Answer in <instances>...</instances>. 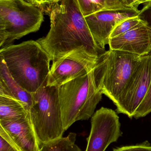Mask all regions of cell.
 <instances>
[{"label": "cell", "mask_w": 151, "mask_h": 151, "mask_svg": "<svg viewBox=\"0 0 151 151\" xmlns=\"http://www.w3.org/2000/svg\"><path fill=\"white\" fill-rule=\"evenodd\" d=\"M47 10L50 29L45 37L37 41L51 61L82 47L97 58L105 52L95 42L78 0H59L49 5Z\"/></svg>", "instance_id": "obj_1"}, {"label": "cell", "mask_w": 151, "mask_h": 151, "mask_svg": "<svg viewBox=\"0 0 151 151\" xmlns=\"http://www.w3.org/2000/svg\"><path fill=\"white\" fill-rule=\"evenodd\" d=\"M0 58L17 83L32 94L48 80L51 59L37 41L4 46L0 50Z\"/></svg>", "instance_id": "obj_2"}, {"label": "cell", "mask_w": 151, "mask_h": 151, "mask_svg": "<svg viewBox=\"0 0 151 151\" xmlns=\"http://www.w3.org/2000/svg\"><path fill=\"white\" fill-rule=\"evenodd\" d=\"M99 71V61L88 73L59 87L65 131L76 122L87 120L94 114L103 94L98 87Z\"/></svg>", "instance_id": "obj_3"}, {"label": "cell", "mask_w": 151, "mask_h": 151, "mask_svg": "<svg viewBox=\"0 0 151 151\" xmlns=\"http://www.w3.org/2000/svg\"><path fill=\"white\" fill-rule=\"evenodd\" d=\"M32 95L28 113L40 147L43 144L63 137L65 131L59 87L48 86L47 81Z\"/></svg>", "instance_id": "obj_4"}, {"label": "cell", "mask_w": 151, "mask_h": 151, "mask_svg": "<svg viewBox=\"0 0 151 151\" xmlns=\"http://www.w3.org/2000/svg\"><path fill=\"white\" fill-rule=\"evenodd\" d=\"M43 19L41 7L27 0L0 1V47L37 32Z\"/></svg>", "instance_id": "obj_5"}, {"label": "cell", "mask_w": 151, "mask_h": 151, "mask_svg": "<svg viewBox=\"0 0 151 151\" xmlns=\"http://www.w3.org/2000/svg\"><path fill=\"white\" fill-rule=\"evenodd\" d=\"M142 57L125 51L110 50L100 57L98 87L115 104Z\"/></svg>", "instance_id": "obj_6"}, {"label": "cell", "mask_w": 151, "mask_h": 151, "mask_svg": "<svg viewBox=\"0 0 151 151\" xmlns=\"http://www.w3.org/2000/svg\"><path fill=\"white\" fill-rule=\"evenodd\" d=\"M151 80V53L142 57L114 104L118 113L132 119L146 96Z\"/></svg>", "instance_id": "obj_7"}, {"label": "cell", "mask_w": 151, "mask_h": 151, "mask_svg": "<svg viewBox=\"0 0 151 151\" xmlns=\"http://www.w3.org/2000/svg\"><path fill=\"white\" fill-rule=\"evenodd\" d=\"M100 58L92 55L83 47L71 51L52 62L47 85L59 87L87 74L96 66Z\"/></svg>", "instance_id": "obj_8"}, {"label": "cell", "mask_w": 151, "mask_h": 151, "mask_svg": "<svg viewBox=\"0 0 151 151\" xmlns=\"http://www.w3.org/2000/svg\"><path fill=\"white\" fill-rule=\"evenodd\" d=\"M122 134L119 118L115 111L101 107L91 118V129L85 151H105Z\"/></svg>", "instance_id": "obj_9"}, {"label": "cell", "mask_w": 151, "mask_h": 151, "mask_svg": "<svg viewBox=\"0 0 151 151\" xmlns=\"http://www.w3.org/2000/svg\"><path fill=\"white\" fill-rule=\"evenodd\" d=\"M139 9L134 8L122 9L102 10L85 17L93 39L97 46L105 50L109 45L110 35L114 27L121 21L137 17Z\"/></svg>", "instance_id": "obj_10"}, {"label": "cell", "mask_w": 151, "mask_h": 151, "mask_svg": "<svg viewBox=\"0 0 151 151\" xmlns=\"http://www.w3.org/2000/svg\"><path fill=\"white\" fill-rule=\"evenodd\" d=\"M0 137L18 151H40V146L28 114L0 121Z\"/></svg>", "instance_id": "obj_11"}, {"label": "cell", "mask_w": 151, "mask_h": 151, "mask_svg": "<svg viewBox=\"0 0 151 151\" xmlns=\"http://www.w3.org/2000/svg\"><path fill=\"white\" fill-rule=\"evenodd\" d=\"M110 50L125 51L140 57L151 52V27L142 21L137 27L116 37L110 38Z\"/></svg>", "instance_id": "obj_12"}, {"label": "cell", "mask_w": 151, "mask_h": 151, "mask_svg": "<svg viewBox=\"0 0 151 151\" xmlns=\"http://www.w3.org/2000/svg\"><path fill=\"white\" fill-rule=\"evenodd\" d=\"M0 96L15 99L30 109L33 101L32 93L20 87L12 78L4 61L0 58Z\"/></svg>", "instance_id": "obj_13"}, {"label": "cell", "mask_w": 151, "mask_h": 151, "mask_svg": "<svg viewBox=\"0 0 151 151\" xmlns=\"http://www.w3.org/2000/svg\"><path fill=\"white\" fill-rule=\"evenodd\" d=\"M27 106L20 101L0 96V121L20 118L28 114Z\"/></svg>", "instance_id": "obj_14"}, {"label": "cell", "mask_w": 151, "mask_h": 151, "mask_svg": "<svg viewBox=\"0 0 151 151\" xmlns=\"http://www.w3.org/2000/svg\"><path fill=\"white\" fill-rule=\"evenodd\" d=\"M76 137V134L70 133L66 137L42 145L40 151H82L75 144Z\"/></svg>", "instance_id": "obj_15"}, {"label": "cell", "mask_w": 151, "mask_h": 151, "mask_svg": "<svg viewBox=\"0 0 151 151\" xmlns=\"http://www.w3.org/2000/svg\"><path fill=\"white\" fill-rule=\"evenodd\" d=\"M142 20L138 16L129 18L119 23L113 30L110 38H113L123 34L139 25Z\"/></svg>", "instance_id": "obj_16"}, {"label": "cell", "mask_w": 151, "mask_h": 151, "mask_svg": "<svg viewBox=\"0 0 151 151\" xmlns=\"http://www.w3.org/2000/svg\"><path fill=\"white\" fill-rule=\"evenodd\" d=\"M151 112V80L150 88L146 96L137 110L134 117L135 119L142 118L145 117Z\"/></svg>", "instance_id": "obj_17"}, {"label": "cell", "mask_w": 151, "mask_h": 151, "mask_svg": "<svg viewBox=\"0 0 151 151\" xmlns=\"http://www.w3.org/2000/svg\"><path fill=\"white\" fill-rule=\"evenodd\" d=\"M78 1L84 17L101 11L92 0H78Z\"/></svg>", "instance_id": "obj_18"}, {"label": "cell", "mask_w": 151, "mask_h": 151, "mask_svg": "<svg viewBox=\"0 0 151 151\" xmlns=\"http://www.w3.org/2000/svg\"><path fill=\"white\" fill-rule=\"evenodd\" d=\"M113 151H151V146L148 142L146 141L137 145L119 147L113 149Z\"/></svg>", "instance_id": "obj_19"}, {"label": "cell", "mask_w": 151, "mask_h": 151, "mask_svg": "<svg viewBox=\"0 0 151 151\" xmlns=\"http://www.w3.org/2000/svg\"><path fill=\"white\" fill-rule=\"evenodd\" d=\"M128 0H106L109 10L122 9L133 8L127 5Z\"/></svg>", "instance_id": "obj_20"}, {"label": "cell", "mask_w": 151, "mask_h": 151, "mask_svg": "<svg viewBox=\"0 0 151 151\" xmlns=\"http://www.w3.org/2000/svg\"><path fill=\"white\" fill-rule=\"evenodd\" d=\"M0 151H18L5 139L0 137Z\"/></svg>", "instance_id": "obj_21"}, {"label": "cell", "mask_w": 151, "mask_h": 151, "mask_svg": "<svg viewBox=\"0 0 151 151\" xmlns=\"http://www.w3.org/2000/svg\"><path fill=\"white\" fill-rule=\"evenodd\" d=\"M151 2V0H128L127 5L138 9L139 5Z\"/></svg>", "instance_id": "obj_22"}, {"label": "cell", "mask_w": 151, "mask_h": 151, "mask_svg": "<svg viewBox=\"0 0 151 151\" xmlns=\"http://www.w3.org/2000/svg\"><path fill=\"white\" fill-rule=\"evenodd\" d=\"M92 1L100 10H109L106 0H92Z\"/></svg>", "instance_id": "obj_23"}, {"label": "cell", "mask_w": 151, "mask_h": 151, "mask_svg": "<svg viewBox=\"0 0 151 151\" xmlns=\"http://www.w3.org/2000/svg\"><path fill=\"white\" fill-rule=\"evenodd\" d=\"M27 1L33 3L40 7L47 5V0H27Z\"/></svg>", "instance_id": "obj_24"}, {"label": "cell", "mask_w": 151, "mask_h": 151, "mask_svg": "<svg viewBox=\"0 0 151 151\" xmlns=\"http://www.w3.org/2000/svg\"><path fill=\"white\" fill-rule=\"evenodd\" d=\"M59 0H47V4H53L55 3L58 2Z\"/></svg>", "instance_id": "obj_25"}, {"label": "cell", "mask_w": 151, "mask_h": 151, "mask_svg": "<svg viewBox=\"0 0 151 151\" xmlns=\"http://www.w3.org/2000/svg\"><path fill=\"white\" fill-rule=\"evenodd\" d=\"M0 1H1V0H0Z\"/></svg>", "instance_id": "obj_26"}]
</instances>
